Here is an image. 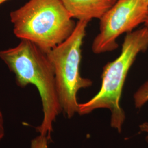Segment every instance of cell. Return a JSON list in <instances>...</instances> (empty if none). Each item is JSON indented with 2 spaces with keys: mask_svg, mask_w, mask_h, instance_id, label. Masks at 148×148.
<instances>
[{
  "mask_svg": "<svg viewBox=\"0 0 148 148\" xmlns=\"http://www.w3.org/2000/svg\"><path fill=\"white\" fill-rule=\"evenodd\" d=\"M0 59L15 75L18 86H35L40 95L43 117L36 131L51 140L53 123L62 112L53 67L45 53L34 43L21 40L15 47L0 51Z\"/></svg>",
  "mask_w": 148,
  "mask_h": 148,
  "instance_id": "obj_1",
  "label": "cell"
},
{
  "mask_svg": "<svg viewBox=\"0 0 148 148\" xmlns=\"http://www.w3.org/2000/svg\"><path fill=\"white\" fill-rule=\"evenodd\" d=\"M148 49V27L127 33L119 56L103 68L99 92L89 101L79 104V114L85 115L97 109H108L111 113V127L121 132L126 119L120 102L124 84L138 56Z\"/></svg>",
  "mask_w": 148,
  "mask_h": 148,
  "instance_id": "obj_2",
  "label": "cell"
},
{
  "mask_svg": "<svg viewBox=\"0 0 148 148\" xmlns=\"http://www.w3.org/2000/svg\"><path fill=\"white\" fill-rule=\"evenodd\" d=\"M10 16L16 37L45 53L65 41L76 25L60 0H29Z\"/></svg>",
  "mask_w": 148,
  "mask_h": 148,
  "instance_id": "obj_3",
  "label": "cell"
},
{
  "mask_svg": "<svg viewBox=\"0 0 148 148\" xmlns=\"http://www.w3.org/2000/svg\"><path fill=\"white\" fill-rule=\"evenodd\" d=\"M88 23L77 21L72 34L63 42L46 53L54 72L62 112L68 119L79 114L78 92L93 84L91 79L82 77L80 72L82 46Z\"/></svg>",
  "mask_w": 148,
  "mask_h": 148,
  "instance_id": "obj_4",
  "label": "cell"
},
{
  "mask_svg": "<svg viewBox=\"0 0 148 148\" xmlns=\"http://www.w3.org/2000/svg\"><path fill=\"white\" fill-rule=\"evenodd\" d=\"M148 18L145 0H117L100 19L99 32L92 44V52L99 54L116 49L118 37L134 30Z\"/></svg>",
  "mask_w": 148,
  "mask_h": 148,
  "instance_id": "obj_5",
  "label": "cell"
},
{
  "mask_svg": "<svg viewBox=\"0 0 148 148\" xmlns=\"http://www.w3.org/2000/svg\"><path fill=\"white\" fill-rule=\"evenodd\" d=\"M73 19L90 22L101 19L117 0H60Z\"/></svg>",
  "mask_w": 148,
  "mask_h": 148,
  "instance_id": "obj_6",
  "label": "cell"
},
{
  "mask_svg": "<svg viewBox=\"0 0 148 148\" xmlns=\"http://www.w3.org/2000/svg\"><path fill=\"white\" fill-rule=\"evenodd\" d=\"M135 108L140 109L148 102V79L141 85L133 95Z\"/></svg>",
  "mask_w": 148,
  "mask_h": 148,
  "instance_id": "obj_7",
  "label": "cell"
},
{
  "mask_svg": "<svg viewBox=\"0 0 148 148\" xmlns=\"http://www.w3.org/2000/svg\"><path fill=\"white\" fill-rule=\"evenodd\" d=\"M49 142L47 136L40 134L31 140L30 148H48Z\"/></svg>",
  "mask_w": 148,
  "mask_h": 148,
  "instance_id": "obj_8",
  "label": "cell"
},
{
  "mask_svg": "<svg viewBox=\"0 0 148 148\" xmlns=\"http://www.w3.org/2000/svg\"><path fill=\"white\" fill-rule=\"evenodd\" d=\"M5 134V127H4V119L2 112L0 109V142L4 137Z\"/></svg>",
  "mask_w": 148,
  "mask_h": 148,
  "instance_id": "obj_9",
  "label": "cell"
},
{
  "mask_svg": "<svg viewBox=\"0 0 148 148\" xmlns=\"http://www.w3.org/2000/svg\"><path fill=\"white\" fill-rule=\"evenodd\" d=\"M139 130L141 132L145 134V140L148 145V121L144 122L139 126Z\"/></svg>",
  "mask_w": 148,
  "mask_h": 148,
  "instance_id": "obj_10",
  "label": "cell"
},
{
  "mask_svg": "<svg viewBox=\"0 0 148 148\" xmlns=\"http://www.w3.org/2000/svg\"><path fill=\"white\" fill-rule=\"evenodd\" d=\"M8 0H0V5H1L2 4H3V3L5 2L6 1H7Z\"/></svg>",
  "mask_w": 148,
  "mask_h": 148,
  "instance_id": "obj_11",
  "label": "cell"
},
{
  "mask_svg": "<svg viewBox=\"0 0 148 148\" xmlns=\"http://www.w3.org/2000/svg\"><path fill=\"white\" fill-rule=\"evenodd\" d=\"M144 25H145V27H148V19L144 23Z\"/></svg>",
  "mask_w": 148,
  "mask_h": 148,
  "instance_id": "obj_12",
  "label": "cell"
},
{
  "mask_svg": "<svg viewBox=\"0 0 148 148\" xmlns=\"http://www.w3.org/2000/svg\"><path fill=\"white\" fill-rule=\"evenodd\" d=\"M145 2H146V3H147V4H148V0H145Z\"/></svg>",
  "mask_w": 148,
  "mask_h": 148,
  "instance_id": "obj_13",
  "label": "cell"
}]
</instances>
